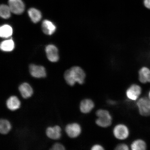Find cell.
Segmentation results:
<instances>
[{
	"label": "cell",
	"instance_id": "6da1fadb",
	"mask_svg": "<svg viewBox=\"0 0 150 150\" xmlns=\"http://www.w3.org/2000/svg\"><path fill=\"white\" fill-rule=\"evenodd\" d=\"M87 77L85 71L79 66H74L66 70L63 74V78L66 82L71 87H73L76 83L80 85L85 83Z\"/></svg>",
	"mask_w": 150,
	"mask_h": 150
},
{
	"label": "cell",
	"instance_id": "7a4b0ae2",
	"mask_svg": "<svg viewBox=\"0 0 150 150\" xmlns=\"http://www.w3.org/2000/svg\"><path fill=\"white\" fill-rule=\"evenodd\" d=\"M96 114L98 117L96 120V123L99 127L105 128L112 125V118L108 110L99 109L97 110Z\"/></svg>",
	"mask_w": 150,
	"mask_h": 150
},
{
	"label": "cell",
	"instance_id": "3957f363",
	"mask_svg": "<svg viewBox=\"0 0 150 150\" xmlns=\"http://www.w3.org/2000/svg\"><path fill=\"white\" fill-rule=\"evenodd\" d=\"M64 130L67 136L72 139L78 138L82 132V128L80 125L75 122L67 124L65 127Z\"/></svg>",
	"mask_w": 150,
	"mask_h": 150
},
{
	"label": "cell",
	"instance_id": "277c9868",
	"mask_svg": "<svg viewBox=\"0 0 150 150\" xmlns=\"http://www.w3.org/2000/svg\"><path fill=\"white\" fill-rule=\"evenodd\" d=\"M136 105L141 115L145 117L150 116V99L149 98L142 97L137 101Z\"/></svg>",
	"mask_w": 150,
	"mask_h": 150
},
{
	"label": "cell",
	"instance_id": "5b68a950",
	"mask_svg": "<svg viewBox=\"0 0 150 150\" xmlns=\"http://www.w3.org/2000/svg\"><path fill=\"white\" fill-rule=\"evenodd\" d=\"M29 72L33 77L38 79L45 78L47 76L46 69L42 66L30 65Z\"/></svg>",
	"mask_w": 150,
	"mask_h": 150
},
{
	"label": "cell",
	"instance_id": "8992f818",
	"mask_svg": "<svg viewBox=\"0 0 150 150\" xmlns=\"http://www.w3.org/2000/svg\"><path fill=\"white\" fill-rule=\"evenodd\" d=\"M113 133L114 137L117 139L120 140L126 139L129 134L128 127L121 124L117 125L114 127Z\"/></svg>",
	"mask_w": 150,
	"mask_h": 150
},
{
	"label": "cell",
	"instance_id": "52a82bcc",
	"mask_svg": "<svg viewBox=\"0 0 150 150\" xmlns=\"http://www.w3.org/2000/svg\"><path fill=\"white\" fill-rule=\"evenodd\" d=\"M142 93V88L139 85L133 84L129 87L126 92V96L129 100L135 101L137 99Z\"/></svg>",
	"mask_w": 150,
	"mask_h": 150
},
{
	"label": "cell",
	"instance_id": "ba28073f",
	"mask_svg": "<svg viewBox=\"0 0 150 150\" xmlns=\"http://www.w3.org/2000/svg\"><path fill=\"white\" fill-rule=\"evenodd\" d=\"M62 129L59 125L48 127L46 129V134L47 137L50 139L57 140L61 138L62 136Z\"/></svg>",
	"mask_w": 150,
	"mask_h": 150
},
{
	"label": "cell",
	"instance_id": "9c48e42d",
	"mask_svg": "<svg viewBox=\"0 0 150 150\" xmlns=\"http://www.w3.org/2000/svg\"><path fill=\"white\" fill-rule=\"evenodd\" d=\"M8 6L11 12L16 14L22 13L25 9V5L22 0H8Z\"/></svg>",
	"mask_w": 150,
	"mask_h": 150
},
{
	"label": "cell",
	"instance_id": "30bf717a",
	"mask_svg": "<svg viewBox=\"0 0 150 150\" xmlns=\"http://www.w3.org/2000/svg\"><path fill=\"white\" fill-rule=\"evenodd\" d=\"M18 90L22 98L24 99L30 98L34 93L33 88L27 82H23L20 84L18 86Z\"/></svg>",
	"mask_w": 150,
	"mask_h": 150
},
{
	"label": "cell",
	"instance_id": "8fae6325",
	"mask_svg": "<svg viewBox=\"0 0 150 150\" xmlns=\"http://www.w3.org/2000/svg\"><path fill=\"white\" fill-rule=\"evenodd\" d=\"M95 107V104L91 99L87 98L81 101L79 109L82 113L87 114L89 113Z\"/></svg>",
	"mask_w": 150,
	"mask_h": 150
},
{
	"label": "cell",
	"instance_id": "7c38bea8",
	"mask_svg": "<svg viewBox=\"0 0 150 150\" xmlns=\"http://www.w3.org/2000/svg\"><path fill=\"white\" fill-rule=\"evenodd\" d=\"M46 52L47 57L49 60L52 62H56L59 59L58 50L53 45H48L46 47Z\"/></svg>",
	"mask_w": 150,
	"mask_h": 150
},
{
	"label": "cell",
	"instance_id": "4fadbf2b",
	"mask_svg": "<svg viewBox=\"0 0 150 150\" xmlns=\"http://www.w3.org/2000/svg\"><path fill=\"white\" fill-rule=\"evenodd\" d=\"M6 104L7 108L11 111H15L20 108L21 102L16 95L11 96L7 99Z\"/></svg>",
	"mask_w": 150,
	"mask_h": 150
},
{
	"label": "cell",
	"instance_id": "5bb4252c",
	"mask_svg": "<svg viewBox=\"0 0 150 150\" xmlns=\"http://www.w3.org/2000/svg\"><path fill=\"white\" fill-rule=\"evenodd\" d=\"M138 76L141 83H150V69L146 67H141L138 71Z\"/></svg>",
	"mask_w": 150,
	"mask_h": 150
},
{
	"label": "cell",
	"instance_id": "9a60e30c",
	"mask_svg": "<svg viewBox=\"0 0 150 150\" xmlns=\"http://www.w3.org/2000/svg\"><path fill=\"white\" fill-rule=\"evenodd\" d=\"M42 29L44 33L47 35H51L55 31L56 27L51 21L45 20L42 22Z\"/></svg>",
	"mask_w": 150,
	"mask_h": 150
},
{
	"label": "cell",
	"instance_id": "2e32d148",
	"mask_svg": "<svg viewBox=\"0 0 150 150\" xmlns=\"http://www.w3.org/2000/svg\"><path fill=\"white\" fill-rule=\"evenodd\" d=\"M12 125L8 120L0 119V134L5 135L8 134L12 129Z\"/></svg>",
	"mask_w": 150,
	"mask_h": 150
},
{
	"label": "cell",
	"instance_id": "e0dca14e",
	"mask_svg": "<svg viewBox=\"0 0 150 150\" xmlns=\"http://www.w3.org/2000/svg\"><path fill=\"white\" fill-rule=\"evenodd\" d=\"M28 15L33 23H37L42 18V13L40 11L35 8H30L28 11Z\"/></svg>",
	"mask_w": 150,
	"mask_h": 150
},
{
	"label": "cell",
	"instance_id": "ac0fdd59",
	"mask_svg": "<svg viewBox=\"0 0 150 150\" xmlns=\"http://www.w3.org/2000/svg\"><path fill=\"white\" fill-rule=\"evenodd\" d=\"M147 145L143 140L138 139L134 141L131 144L132 150H145L147 149Z\"/></svg>",
	"mask_w": 150,
	"mask_h": 150
},
{
	"label": "cell",
	"instance_id": "d6986e66",
	"mask_svg": "<svg viewBox=\"0 0 150 150\" xmlns=\"http://www.w3.org/2000/svg\"><path fill=\"white\" fill-rule=\"evenodd\" d=\"M12 28L10 25L5 24L0 28V36L3 38H8L12 35Z\"/></svg>",
	"mask_w": 150,
	"mask_h": 150
},
{
	"label": "cell",
	"instance_id": "ffe728a7",
	"mask_svg": "<svg viewBox=\"0 0 150 150\" xmlns=\"http://www.w3.org/2000/svg\"><path fill=\"white\" fill-rule=\"evenodd\" d=\"M1 50L4 52H11L14 50V43L11 39L3 41L1 44Z\"/></svg>",
	"mask_w": 150,
	"mask_h": 150
},
{
	"label": "cell",
	"instance_id": "44dd1931",
	"mask_svg": "<svg viewBox=\"0 0 150 150\" xmlns=\"http://www.w3.org/2000/svg\"><path fill=\"white\" fill-rule=\"evenodd\" d=\"M11 11L8 5L2 4L0 6V16L4 19H8L10 17Z\"/></svg>",
	"mask_w": 150,
	"mask_h": 150
},
{
	"label": "cell",
	"instance_id": "7402d4cb",
	"mask_svg": "<svg viewBox=\"0 0 150 150\" xmlns=\"http://www.w3.org/2000/svg\"><path fill=\"white\" fill-rule=\"evenodd\" d=\"M65 147L63 144L60 142H57L55 140V142L52 144L50 150H66Z\"/></svg>",
	"mask_w": 150,
	"mask_h": 150
},
{
	"label": "cell",
	"instance_id": "603a6c76",
	"mask_svg": "<svg viewBox=\"0 0 150 150\" xmlns=\"http://www.w3.org/2000/svg\"><path fill=\"white\" fill-rule=\"evenodd\" d=\"M115 149L117 150H128L129 149L128 146L127 144L122 143L119 144L116 146Z\"/></svg>",
	"mask_w": 150,
	"mask_h": 150
},
{
	"label": "cell",
	"instance_id": "cb8c5ba5",
	"mask_svg": "<svg viewBox=\"0 0 150 150\" xmlns=\"http://www.w3.org/2000/svg\"><path fill=\"white\" fill-rule=\"evenodd\" d=\"M92 150H103L104 149L102 146L99 144L94 145L91 148Z\"/></svg>",
	"mask_w": 150,
	"mask_h": 150
},
{
	"label": "cell",
	"instance_id": "d4e9b609",
	"mask_svg": "<svg viewBox=\"0 0 150 150\" xmlns=\"http://www.w3.org/2000/svg\"><path fill=\"white\" fill-rule=\"evenodd\" d=\"M144 4L146 8L150 9V0H144Z\"/></svg>",
	"mask_w": 150,
	"mask_h": 150
},
{
	"label": "cell",
	"instance_id": "484cf974",
	"mask_svg": "<svg viewBox=\"0 0 150 150\" xmlns=\"http://www.w3.org/2000/svg\"><path fill=\"white\" fill-rule=\"evenodd\" d=\"M149 98L150 99V90L149 93Z\"/></svg>",
	"mask_w": 150,
	"mask_h": 150
}]
</instances>
